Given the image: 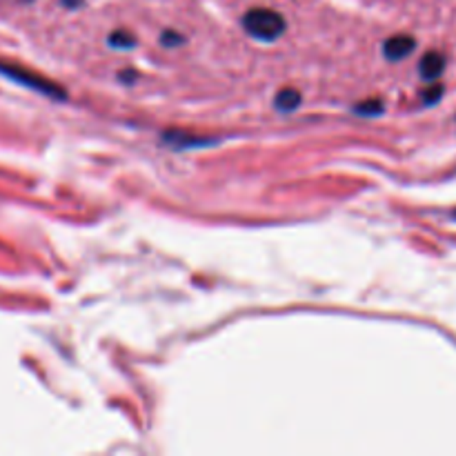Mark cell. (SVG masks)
Here are the masks:
<instances>
[{
    "label": "cell",
    "mask_w": 456,
    "mask_h": 456,
    "mask_svg": "<svg viewBox=\"0 0 456 456\" xmlns=\"http://www.w3.org/2000/svg\"><path fill=\"white\" fill-rule=\"evenodd\" d=\"M0 71H3L5 76L22 82V85H27V87H34V89H38V91H43V94H52V96H56V98H65V91H63L61 87L52 85V82L45 80V78L29 76V74H25V71H20V69H16V67H5V65H0Z\"/></svg>",
    "instance_id": "obj_2"
},
{
    "label": "cell",
    "mask_w": 456,
    "mask_h": 456,
    "mask_svg": "<svg viewBox=\"0 0 456 456\" xmlns=\"http://www.w3.org/2000/svg\"><path fill=\"white\" fill-rule=\"evenodd\" d=\"M441 96H443V87L441 85H432V87H427L423 91V103L425 105H434V103H439Z\"/></svg>",
    "instance_id": "obj_8"
},
{
    "label": "cell",
    "mask_w": 456,
    "mask_h": 456,
    "mask_svg": "<svg viewBox=\"0 0 456 456\" xmlns=\"http://www.w3.org/2000/svg\"><path fill=\"white\" fill-rule=\"evenodd\" d=\"M356 112H358V114H365V116L381 114V112H383V103L376 101V98H374V101H367V103H363V105H358Z\"/></svg>",
    "instance_id": "obj_7"
},
{
    "label": "cell",
    "mask_w": 456,
    "mask_h": 456,
    "mask_svg": "<svg viewBox=\"0 0 456 456\" xmlns=\"http://www.w3.org/2000/svg\"><path fill=\"white\" fill-rule=\"evenodd\" d=\"M454 219H456V212H454Z\"/></svg>",
    "instance_id": "obj_9"
},
{
    "label": "cell",
    "mask_w": 456,
    "mask_h": 456,
    "mask_svg": "<svg viewBox=\"0 0 456 456\" xmlns=\"http://www.w3.org/2000/svg\"><path fill=\"white\" fill-rule=\"evenodd\" d=\"M285 18L270 7H251L243 16V29L251 38L263 43H274L285 34Z\"/></svg>",
    "instance_id": "obj_1"
},
{
    "label": "cell",
    "mask_w": 456,
    "mask_h": 456,
    "mask_svg": "<svg viewBox=\"0 0 456 456\" xmlns=\"http://www.w3.org/2000/svg\"><path fill=\"white\" fill-rule=\"evenodd\" d=\"M418 71L425 80H436L443 71H446V56L439 54V52H427L421 58V65H418Z\"/></svg>",
    "instance_id": "obj_4"
},
{
    "label": "cell",
    "mask_w": 456,
    "mask_h": 456,
    "mask_svg": "<svg viewBox=\"0 0 456 456\" xmlns=\"http://www.w3.org/2000/svg\"><path fill=\"white\" fill-rule=\"evenodd\" d=\"M414 47H416V43H414L412 36L396 34L385 41V45H383V54H385V58H390V61H403V58H407L414 52Z\"/></svg>",
    "instance_id": "obj_3"
},
{
    "label": "cell",
    "mask_w": 456,
    "mask_h": 456,
    "mask_svg": "<svg viewBox=\"0 0 456 456\" xmlns=\"http://www.w3.org/2000/svg\"><path fill=\"white\" fill-rule=\"evenodd\" d=\"M110 43L116 47V50H131L134 47V38L127 34V31H114L112 36H110Z\"/></svg>",
    "instance_id": "obj_6"
},
{
    "label": "cell",
    "mask_w": 456,
    "mask_h": 456,
    "mask_svg": "<svg viewBox=\"0 0 456 456\" xmlns=\"http://www.w3.org/2000/svg\"><path fill=\"white\" fill-rule=\"evenodd\" d=\"M274 105H276V110H281V112H294L296 107L301 105V94L292 87H285L276 94Z\"/></svg>",
    "instance_id": "obj_5"
}]
</instances>
